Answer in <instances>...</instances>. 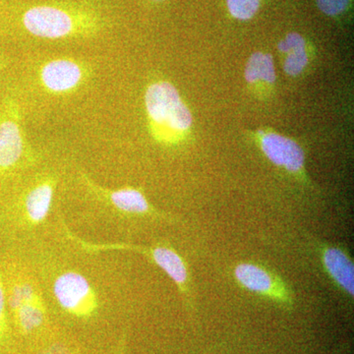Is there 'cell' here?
Listing matches in <instances>:
<instances>
[{
  "mask_svg": "<svg viewBox=\"0 0 354 354\" xmlns=\"http://www.w3.org/2000/svg\"><path fill=\"white\" fill-rule=\"evenodd\" d=\"M20 24L28 34L44 39L90 38L104 28L101 13L78 3L38 4L23 11Z\"/></svg>",
  "mask_w": 354,
  "mask_h": 354,
  "instance_id": "obj_1",
  "label": "cell"
},
{
  "mask_svg": "<svg viewBox=\"0 0 354 354\" xmlns=\"http://www.w3.org/2000/svg\"><path fill=\"white\" fill-rule=\"evenodd\" d=\"M145 108L153 138L160 143H178L192 127V113L176 86L167 81H156L147 87Z\"/></svg>",
  "mask_w": 354,
  "mask_h": 354,
  "instance_id": "obj_2",
  "label": "cell"
},
{
  "mask_svg": "<svg viewBox=\"0 0 354 354\" xmlns=\"http://www.w3.org/2000/svg\"><path fill=\"white\" fill-rule=\"evenodd\" d=\"M30 158L19 97L8 88L0 102V179L17 171Z\"/></svg>",
  "mask_w": 354,
  "mask_h": 354,
  "instance_id": "obj_3",
  "label": "cell"
},
{
  "mask_svg": "<svg viewBox=\"0 0 354 354\" xmlns=\"http://www.w3.org/2000/svg\"><path fill=\"white\" fill-rule=\"evenodd\" d=\"M88 78V67L75 58H51L38 69L39 85L51 95L72 94L87 82Z\"/></svg>",
  "mask_w": 354,
  "mask_h": 354,
  "instance_id": "obj_4",
  "label": "cell"
},
{
  "mask_svg": "<svg viewBox=\"0 0 354 354\" xmlns=\"http://www.w3.org/2000/svg\"><path fill=\"white\" fill-rule=\"evenodd\" d=\"M53 295L64 311L79 318H88L97 308V295L83 274L68 271L62 272L53 283Z\"/></svg>",
  "mask_w": 354,
  "mask_h": 354,
  "instance_id": "obj_5",
  "label": "cell"
},
{
  "mask_svg": "<svg viewBox=\"0 0 354 354\" xmlns=\"http://www.w3.org/2000/svg\"><path fill=\"white\" fill-rule=\"evenodd\" d=\"M234 277L249 291L271 298L279 304H291L290 290L285 281L261 266L242 263L235 268Z\"/></svg>",
  "mask_w": 354,
  "mask_h": 354,
  "instance_id": "obj_6",
  "label": "cell"
},
{
  "mask_svg": "<svg viewBox=\"0 0 354 354\" xmlns=\"http://www.w3.org/2000/svg\"><path fill=\"white\" fill-rule=\"evenodd\" d=\"M260 143L272 164L292 174H299L304 169L305 155L297 142L277 133H264L261 134Z\"/></svg>",
  "mask_w": 354,
  "mask_h": 354,
  "instance_id": "obj_7",
  "label": "cell"
},
{
  "mask_svg": "<svg viewBox=\"0 0 354 354\" xmlns=\"http://www.w3.org/2000/svg\"><path fill=\"white\" fill-rule=\"evenodd\" d=\"M118 250H131L142 253L158 266L176 283L179 290L186 292L187 291L188 272L185 263L178 253L169 247L157 246L146 248L130 245V244H120L118 245Z\"/></svg>",
  "mask_w": 354,
  "mask_h": 354,
  "instance_id": "obj_8",
  "label": "cell"
},
{
  "mask_svg": "<svg viewBox=\"0 0 354 354\" xmlns=\"http://www.w3.org/2000/svg\"><path fill=\"white\" fill-rule=\"evenodd\" d=\"M84 180L88 187L95 191L99 196L104 198L113 208L118 209L121 213L146 215L152 212L145 195L136 188L124 187L111 190L93 183L88 177H85Z\"/></svg>",
  "mask_w": 354,
  "mask_h": 354,
  "instance_id": "obj_9",
  "label": "cell"
},
{
  "mask_svg": "<svg viewBox=\"0 0 354 354\" xmlns=\"http://www.w3.org/2000/svg\"><path fill=\"white\" fill-rule=\"evenodd\" d=\"M55 181L46 177L35 183L23 198V209L27 220L34 225L43 223L50 214L55 196Z\"/></svg>",
  "mask_w": 354,
  "mask_h": 354,
  "instance_id": "obj_10",
  "label": "cell"
},
{
  "mask_svg": "<svg viewBox=\"0 0 354 354\" xmlns=\"http://www.w3.org/2000/svg\"><path fill=\"white\" fill-rule=\"evenodd\" d=\"M323 263L335 283L353 297L354 266L348 254L337 247H327L323 251Z\"/></svg>",
  "mask_w": 354,
  "mask_h": 354,
  "instance_id": "obj_11",
  "label": "cell"
},
{
  "mask_svg": "<svg viewBox=\"0 0 354 354\" xmlns=\"http://www.w3.org/2000/svg\"><path fill=\"white\" fill-rule=\"evenodd\" d=\"M279 50L286 55L283 69L290 76H298L308 64V51L304 37L290 32L279 43Z\"/></svg>",
  "mask_w": 354,
  "mask_h": 354,
  "instance_id": "obj_12",
  "label": "cell"
},
{
  "mask_svg": "<svg viewBox=\"0 0 354 354\" xmlns=\"http://www.w3.org/2000/svg\"><path fill=\"white\" fill-rule=\"evenodd\" d=\"M245 78L249 84L272 85L276 81L274 60L268 53H256L247 62Z\"/></svg>",
  "mask_w": 354,
  "mask_h": 354,
  "instance_id": "obj_13",
  "label": "cell"
},
{
  "mask_svg": "<svg viewBox=\"0 0 354 354\" xmlns=\"http://www.w3.org/2000/svg\"><path fill=\"white\" fill-rule=\"evenodd\" d=\"M18 329L24 334H30L41 327L46 319L41 299L27 302L12 312Z\"/></svg>",
  "mask_w": 354,
  "mask_h": 354,
  "instance_id": "obj_14",
  "label": "cell"
},
{
  "mask_svg": "<svg viewBox=\"0 0 354 354\" xmlns=\"http://www.w3.org/2000/svg\"><path fill=\"white\" fill-rule=\"evenodd\" d=\"M39 299H41V297L37 292L36 288L32 283L27 281H18L13 283L9 288V291H6L7 306L10 308L11 312L15 311L22 304Z\"/></svg>",
  "mask_w": 354,
  "mask_h": 354,
  "instance_id": "obj_15",
  "label": "cell"
},
{
  "mask_svg": "<svg viewBox=\"0 0 354 354\" xmlns=\"http://www.w3.org/2000/svg\"><path fill=\"white\" fill-rule=\"evenodd\" d=\"M262 0H227L228 12L236 20L248 21L259 11Z\"/></svg>",
  "mask_w": 354,
  "mask_h": 354,
  "instance_id": "obj_16",
  "label": "cell"
},
{
  "mask_svg": "<svg viewBox=\"0 0 354 354\" xmlns=\"http://www.w3.org/2000/svg\"><path fill=\"white\" fill-rule=\"evenodd\" d=\"M317 6L321 12L329 17H337L348 12L353 0H316Z\"/></svg>",
  "mask_w": 354,
  "mask_h": 354,
  "instance_id": "obj_17",
  "label": "cell"
},
{
  "mask_svg": "<svg viewBox=\"0 0 354 354\" xmlns=\"http://www.w3.org/2000/svg\"><path fill=\"white\" fill-rule=\"evenodd\" d=\"M6 290L4 288L3 279L0 274V344L6 341L8 334V326L6 319Z\"/></svg>",
  "mask_w": 354,
  "mask_h": 354,
  "instance_id": "obj_18",
  "label": "cell"
},
{
  "mask_svg": "<svg viewBox=\"0 0 354 354\" xmlns=\"http://www.w3.org/2000/svg\"><path fill=\"white\" fill-rule=\"evenodd\" d=\"M43 354H73V353L64 346H53L44 351Z\"/></svg>",
  "mask_w": 354,
  "mask_h": 354,
  "instance_id": "obj_19",
  "label": "cell"
},
{
  "mask_svg": "<svg viewBox=\"0 0 354 354\" xmlns=\"http://www.w3.org/2000/svg\"><path fill=\"white\" fill-rule=\"evenodd\" d=\"M6 57H4V55H2V53H0V72L2 71V69L6 67Z\"/></svg>",
  "mask_w": 354,
  "mask_h": 354,
  "instance_id": "obj_20",
  "label": "cell"
},
{
  "mask_svg": "<svg viewBox=\"0 0 354 354\" xmlns=\"http://www.w3.org/2000/svg\"><path fill=\"white\" fill-rule=\"evenodd\" d=\"M153 1H162V0H153Z\"/></svg>",
  "mask_w": 354,
  "mask_h": 354,
  "instance_id": "obj_21",
  "label": "cell"
}]
</instances>
